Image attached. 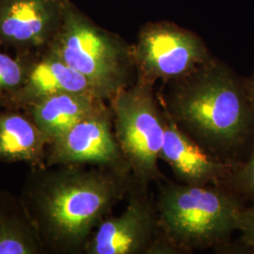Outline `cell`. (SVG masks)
<instances>
[{"mask_svg":"<svg viewBox=\"0 0 254 254\" xmlns=\"http://www.w3.org/2000/svg\"><path fill=\"white\" fill-rule=\"evenodd\" d=\"M84 166H42L27 174L20 197L46 254H84L96 228L127 197L130 170Z\"/></svg>","mask_w":254,"mask_h":254,"instance_id":"1","label":"cell"},{"mask_svg":"<svg viewBox=\"0 0 254 254\" xmlns=\"http://www.w3.org/2000/svg\"><path fill=\"white\" fill-rule=\"evenodd\" d=\"M170 83L159 100L174 123L211 155L238 162L254 136V111L245 84L212 59Z\"/></svg>","mask_w":254,"mask_h":254,"instance_id":"2","label":"cell"},{"mask_svg":"<svg viewBox=\"0 0 254 254\" xmlns=\"http://www.w3.org/2000/svg\"><path fill=\"white\" fill-rule=\"evenodd\" d=\"M154 200L162 234L179 254L224 248L245 208L223 184L162 183Z\"/></svg>","mask_w":254,"mask_h":254,"instance_id":"3","label":"cell"},{"mask_svg":"<svg viewBox=\"0 0 254 254\" xmlns=\"http://www.w3.org/2000/svg\"><path fill=\"white\" fill-rule=\"evenodd\" d=\"M46 51L81 73L104 100L131 85L132 47L96 26L70 0L63 25Z\"/></svg>","mask_w":254,"mask_h":254,"instance_id":"4","label":"cell"},{"mask_svg":"<svg viewBox=\"0 0 254 254\" xmlns=\"http://www.w3.org/2000/svg\"><path fill=\"white\" fill-rule=\"evenodd\" d=\"M113 129L136 184H159L158 160L163 145L165 112L154 84L136 79L109 101Z\"/></svg>","mask_w":254,"mask_h":254,"instance_id":"5","label":"cell"},{"mask_svg":"<svg viewBox=\"0 0 254 254\" xmlns=\"http://www.w3.org/2000/svg\"><path fill=\"white\" fill-rule=\"evenodd\" d=\"M127 203L117 217L109 216L96 228L85 248L86 254H178L163 236L155 200L149 188L132 178Z\"/></svg>","mask_w":254,"mask_h":254,"instance_id":"6","label":"cell"},{"mask_svg":"<svg viewBox=\"0 0 254 254\" xmlns=\"http://www.w3.org/2000/svg\"><path fill=\"white\" fill-rule=\"evenodd\" d=\"M137 78L154 84L178 80L211 60L200 39L173 25H152L132 47Z\"/></svg>","mask_w":254,"mask_h":254,"instance_id":"7","label":"cell"},{"mask_svg":"<svg viewBox=\"0 0 254 254\" xmlns=\"http://www.w3.org/2000/svg\"><path fill=\"white\" fill-rule=\"evenodd\" d=\"M58 165L130 170L115 136L109 105L82 119L49 143L46 166Z\"/></svg>","mask_w":254,"mask_h":254,"instance_id":"8","label":"cell"},{"mask_svg":"<svg viewBox=\"0 0 254 254\" xmlns=\"http://www.w3.org/2000/svg\"><path fill=\"white\" fill-rule=\"evenodd\" d=\"M69 0H0V46L17 53L47 49L63 25Z\"/></svg>","mask_w":254,"mask_h":254,"instance_id":"9","label":"cell"},{"mask_svg":"<svg viewBox=\"0 0 254 254\" xmlns=\"http://www.w3.org/2000/svg\"><path fill=\"white\" fill-rule=\"evenodd\" d=\"M164 112L160 159L169 165L178 182L190 186L224 184L236 162L222 161L211 155L181 130L165 109Z\"/></svg>","mask_w":254,"mask_h":254,"instance_id":"10","label":"cell"},{"mask_svg":"<svg viewBox=\"0 0 254 254\" xmlns=\"http://www.w3.org/2000/svg\"><path fill=\"white\" fill-rule=\"evenodd\" d=\"M62 92L91 94L102 98L81 73L55 55L44 51L34 56L22 86L1 98L0 105L6 109L24 110L38 101Z\"/></svg>","mask_w":254,"mask_h":254,"instance_id":"11","label":"cell"},{"mask_svg":"<svg viewBox=\"0 0 254 254\" xmlns=\"http://www.w3.org/2000/svg\"><path fill=\"white\" fill-rule=\"evenodd\" d=\"M106 105L107 101L91 94L62 92L38 101L23 111L52 141Z\"/></svg>","mask_w":254,"mask_h":254,"instance_id":"12","label":"cell"},{"mask_svg":"<svg viewBox=\"0 0 254 254\" xmlns=\"http://www.w3.org/2000/svg\"><path fill=\"white\" fill-rule=\"evenodd\" d=\"M50 139L22 110L0 112V161L46 166Z\"/></svg>","mask_w":254,"mask_h":254,"instance_id":"13","label":"cell"},{"mask_svg":"<svg viewBox=\"0 0 254 254\" xmlns=\"http://www.w3.org/2000/svg\"><path fill=\"white\" fill-rule=\"evenodd\" d=\"M46 248L21 197L0 192V254H43Z\"/></svg>","mask_w":254,"mask_h":254,"instance_id":"14","label":"cell"},{"mask_svg":"<svg viewBox=\"0 0 254 254\" xmlns=\"http://www.w3.org/2000/svg\"><path fill=\"white\" fill-rule=\"evenodd\" d=\"M37 53H17L16 58L0 51V99L17 91L27 77Z\"/></svg>","mask_w":254,"mask_h":254,"instance_id":"15","label":"cell"},{"mask_svg":"<svg viewBox=\"0 0 254 254\" xmlns=\"http://www.w3.org/2000/svg\"><path fill=\"white\" fill-rule=\"evenodd\" d=\"M240 198L254 202V136L244 161L236 162L224 184Z\"/></svg>","mask_w":254,"mask_h":254,"instance_id":"16","label":"cell"},{"mask_svg":"<svg viewBox=\"0 0 254 254\" xmlns=\"http://www.w3.org/2000/svg\"><path fill=\"white\" fill-rule=\"evenodd\" d=\"M238 231L240 232L242 242L254 249V202L253 205L243 210Z\"/></svg>","mask_w":254,"mask_h":254,"instance_id":"17","label":"cell"},{"mask_svg":"<svg viewBox=\"0 0 254 254\" xmlns=\"http://www.w3.org/2000/svg\"><path fill=\"white\" fill-rule=\"evenodd\" d=\"M245 86L249 100L251 102L252 108H253L254 111V75L251 77V79L245 83Z\"/></svg>","mask_w":254,"mask_h":254,"instance_id":"18","label":"cell"}]
</instances>
